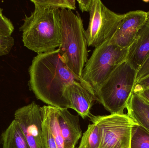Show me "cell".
Wrapping results in <instances>:
<instances>
[{
    "label": "cell",
    "instance_id": "6da1fadb",
    "mask_svg": "<svg viewBox=\"0 0 149 148\" xmlns=\"http://www.w3.org/2000/svg\"><path fill=\"white\" fill-rule=\"evenodd\" d=\"M29 73L30 89L38 100L48 106L69 108L65 91L74 83L82 84L96 96L91 87L68 67L58 49L37 54L32 60Z\"/></svg>",
    "mask_w": 149,
    "mask_h": 148
},
{
    "label": "cell",
    "instance_id": "7a4b0ae2",
    "mask_svg": "<svg viewBox=\"0 0 149 148\" xmlns=\"http://www.w3.org/2000/svg\"><path fill=\"white\" fill-rule=\"evenodd\" d=\"M34 4V11L25 15L19 28L24 45L37 54L54 51L61 43L60 9Z\"/></svg>",
    "mask_w": 149,
    "mask_h": 148
},
{
    "label": "cell",
    "instance_id": "3957f363",
    "mask_svg": "<svg viewBox=\"0 0 149 148\" xmlns=\"http://www.w3.org/2000/svg\"><path fill=\"white\" fill-rule=\"evenodd\" d=\"M60 15L61 38L58 49L68 67L81 78L88 59L87 40L83 21L79 14L70 10L60 9Z\"/></svg>",
    "mask_w": 149,
    "mask_h": 148
},
{
    "label": "cell",
    "instance_id": "277c9868",
    "mask_svg": "<svg viewBox=\"0 0 149 148\" xmlns=\"http://www.w3.org/2000/svg\"><path fill=\"white\" fill-rule=\"evenodd\" d=\"M137 71L127 61L121 64L96 93L97 101L111 114H124L133 93Z\"/></svg>",
    "mask_w": 149,
    "mask_h": 148
},
{
    "label": "cell",
    "instance_id": "5b68a950",
    "mask_svg": "<svg viewBox=\"0 0 149 148\" xmlns=\"http://www.w3.org/2000/svg\"><path fill=\"white\" fill-rule=\"evenodd\" d=\"M110 40L95 47L82 72L81 78L93 89L96 95L103 83L127 59L128 48L109 44Z\"/></svg>",
    "mask_w": 149,
    "mask_h": 148
},
{
    "label": "cell",
    "instance_id": "8992f818",
    "mask_svg": "<svg viewBox=\"0 0 149 148\" xmlns=\"http://www.w3.org/2000/svg\"><path fill=\"white\" fill-rule=\"evenodd\" d=\"M102 132L100 148H130L131 129L135 123L125 114L88 117Z\"/></svg>",
    "mask_w": 149,
    "mask_h": 148
},
{
    "label": "cell",
    "instance_id": "52a82bcc",
    "mask_svg": "<svg viewBox=\"0 0 149 148\" xmlns=\"http://www.w3.org/2000/svg\"><path fill=\"white\" fill-rule=\"evenodd\" d=\"M86 30L88 46L96 47L111 39L124 17L108 8L100 0H93Z\"/></svg>",
    "mask_w": 149,
    "mask_h": 148
},
{
    "label": "cell",
    "instance_id": "ba28073f",
    "mask_svg": "<svg viewBox=\"0 0 149 148\" xmlns=\"http://www.w3.org/2000/svg\"><path fill=\"white\" fill-rule=\"evenodd\" d=\"M15 119L20 125L30 148H42L40 107L35 102L16 110Z\"/></svg>",
    "mask_w": 149,
    "mask_h": 148
},
{
    "label": "cell",
    "instance_id": "9c48e42d",
    "mask_svg": "<svg viewBox=\"0 0 149 148\" xmlns=\"http://www.w3.org/2000/svg\"><path fill=\"white\" fill-rule=\"evenodd\" d=\"M149 20V11L137 10L126 13L108 44L129 48L137 33Z\"/></svg>",
    "mask_w": 149,
    "mask_h": 148
},
{
    "label": "cell",
    "instance_id": "30bf717a",
    "mask_svg": "<svg viewBox=\"0 0 149 148\" xmlns=\"http://www.w3.org/2000/svg\"><path fill=\"white\" fill-rule=\"evenodd\" d=\"M64 97L69 108L74 109L83 119L88 118L91 108L97 101L95 95L79 83L71 84L66 88Z\"/></svg>",
    "mask_w": 149,
    "mask_h": 148
},
{
    "label": "cell",
    "instance_id": "8fae6325",
    "mask_svg": "<svg viewBox=\"0 0 149 148\" xmlns=\"http://www.w3.org/2000/svg\"><path fill=\"white\" fill-rule=\"evenodd\" d=\"M59 130L65 148H76L82 136L79 116L72 114L67 108L56 107Z\"/></svg>",
    "mask_w": 149,
    "mask_h": 148
},
{
    "label": "cell",
    "instance_id": "7c38bea8",
    "mask_svg": "<svg viewBox=\"0 0 149 148\" xmlns=\"http://www.w3.org/2000/svg\"><path fill=\"white\" fill-rule=\"evenodd\" d=\"M149 56V20L137 33L128 48L126 61L136 71Z\"/></svg>",
    "mask_w": 149,
    "mask_h": 148
},
{
    "label": "cell",
    "instance_id": "4fadbf2b",
    "mask_svg": "<svg viewBox=\"0 0 149 148\" xmlns=\"http://www.w3.org/2000/svg\"><path fill=\"white\" fill-rule=\"evenodd\" d=\"M129 117L149 133V103L139 94L132 93L127 107Z\"/></svg>",
    "mask_w": 149,
    "mask_h": 148
},
{
    "label": "cell",
    "instance_id": "5bb4252c",
    "mask_svg": "<svg viewBox=\"0 0 149 148\" xmlns=\"http://www.w3.org/2000/svg\"><path fill=\"white\" fill-rule=\"evenodd\" d=\"M2 148H30L18 123L14 120L1 136Z\"/></svg>",
    "mask_w": 149,
    "mask_h": 148
},
{
    "label": "cell",
    "instance_id": "9a60e30c",
    "mask_svg": "<svg viewBox=\"0 0 149 148\" xmlns=\"http://www.w3.org/2000/svg\"><path fill=\"white\" fill-rule=\"evenodd\" d=\"M102 132L96 124L92 123L88 126L83 133L78 148H100L101 141Z\"/></svg>",
    "mask_w": 149,
    "mask_h": 148
},
{
    "label": "cell",
    "instance_id": "2e32d148",
    "mask_svg": "<svg viewBox=\"0 0 149 148\" xmlns=\"http://www.w3.org/2000/svg\"><path fill=\"white\" fill-rule=\"evenodd\" d=\"M130 148H149V133L136 123L131 129Z\"/></svg>",
    "mask_w": 149,
    "mask_h": 148
},
{
    "label": "cell",
    "instance_id": "e0dca14e",
    "mask_svg": "<svg viewBox=\"0 0 149 148\" xmlns=\"http://www.w3.org/2000/svg\"><path fill=\"white\" fill-rule=\"evenodd\" d=\"M31 1L34 4L59 9L74 10L76 9L75 0H31Z\"/></svg>",
    "mask_w": 149,
    "mask_h": 148
},
{
    "label": "cell",
    "instance_id": "ac0fdd59",
    "mask_svg": "<svg viewBox=\"0 0 149 148\" xmlns=\"http://www.w3.org/2000/svg\"><path fill=\"white\" fill-rule=\"evenodd\" d=\"M0 8V37L11 36L14 30V26L11 21L3 13Z\"/></svg>",
    "mask_w": 149,
    "mask_h": 148
},
{
    "label": "cell",
    "instance_id": "d6986e66",
    "mask_svg": "<svg viewBox=\"0 0 149 148\" xmlns=\"http://www.w3.org/2000/svg\"><path fill=\"white\" fill-rule=\"evenodd\" d=\"M42 148H58L56 143L49 127L42 121Z\"/></svg>",
    "mask_w": 149,
    "mask_h": 148
},
{
    "label": "cell",
    "instance_id": "ffe728a7",
    "mask_svg": "<svg viewBox=\"0 0 149 148\" xmlns=\"http://www.w3.org/2000/svg\"><path fill=\"white\" fill-rule=\"evenodd\" d=\"M14 45L13 37H0V56L8 54Z\"/></svg>",
    "mask_w": 149,
    "mask_h": 148
},
{
    "label": "cell",
    "instance_id": "44dd1931",
    "mask_svg": "<svg viewBox=\"0 0 149 148\" xmlns=\"http://www.w3.org/2000/svg\"><path fill=\"white\" fill-rule=\"evenodd\" d=\"M149 75V56L137 71L135 83L147 77Z\"/></svg>",
    "mask_w": 149,
    "mask_h": 148
},
{
    "label": "cell",
    "instance_id": "7402d4cb",
    "mask_svg": "<svg viewBox=\"0 0 149 148\" xmlns=\"http://www.w3.org/2000/svg\"><path fill=\"white\" fill-rule=\"evenodd\" d=\"M148 89H149V75L140 81L135 83L133 93L139 94Z\"/></svg>",
    "mask_w": 149,
    "mask_h": 148
},
{
    "label": "cell",
    "instance_id": "603a6c76",
    "mask_svg": "<svg viewBox=\"0 0 149 148\" xmlns=\"http://www.w3.org/2000/svg\"><path fill=\"white\" fill-rule=\"evenodd\" d=\"M93 0H78L79 8L81 12H89L92 7Z\"/></svg>",
    "mask_w": 149,
    "mask_h": 148
},
{
    "label": "cell",
    "instance_id": "cb8c5ba5",
    "mask_svg": "<svg viewBox=\"0 0 149 148\" xmlns=\"http://www.w3.org/2000/svg\"><path fill=\"white\" fill-rule=\"evenodd\" d=\"M143 97L149 103V89H146L139 94Z\"/></svg>",
    "mask_w": 149,
    "mask_h": 148
}]
</instances>
